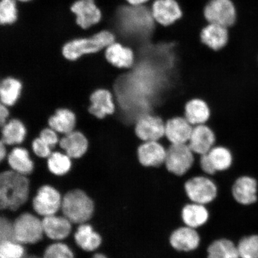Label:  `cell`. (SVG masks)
Masks as SVG:
<instances>
[{
    "label": "cell",
    "instance_id": "obj_16",
    "mask_svg": "<svg viewBox=\"0 0 258 258\" xmlns=\"http://www.w3.org/2000/svg\"><path fill=\"white\" fill-rule=\"evenodd\" d=\"M105 57L111 66L118 70L130 69L135 62L133 48L116 42L106 47Z\"/></svg>",
    "mask_w": 258,
    "mask_h": 258
},
{
    "label": "cell",
    "instance_id": "obj_36",
    "mask_svg": "<svg viewBox=\"0 0 258 258\" xmlns=\"http://www.w3.org/2000/svg\"><path fill=\"white\" fill-rule=\"evenodd\" d=\"M43 258H75V256L68 245L56 243L49 245L45 249Z\"/></svg>",
    "mask_w": 258,
    "mask_h": 258
},
{
    "label": "cell",
    "instance_id": "obj_43",
    "mask_svg": "<svg viewBox=\"0 0 258 258\" xmlns=\"http://www.w3.org/2000/svg\"><path fill=\"white\" fill-rule=\"evenodd\" d=\"M6 146V145L1 141V143H0V160L1 161L5 159L6 154H7Z\"/></svg>",
    "mask_w": 258,
    "mask_h": 258
},
{
    "label": "cell",
    "instance_id": "obj_34",
    "mask_svg": "<svg viewBox=\"0 0 258 258\" xmlns=\"http://www.w3.org/2000/svg\"><path fill=\"white\" fill-rule=\"evenodd\" d=\"M25 254L24 247L18 242H0V258H22Z\"/></svg>",
    "mask_w": 258,
    "mask_h": 258
},
{
    "label": "cell",
    "instance_id": "obj_20",
    "mask_svg": "<svg viewBox=\"0 0 258 258\" xmlns=\"http://www.w3.org/2000/svg\"><path fill=\"white\" fill-rule=\"evenodd\" d=\"M44 234L53 240H62L69 236L72 230V222L66 217L55 215L42 219Z\"/></svg>",
    "mask_w": 258,
    "mask_h": 258
},
{
    "label": "cell",
    "instance_id": "obj_7",
    "mask_svg": "<svg viewBox=\"0 0 258 258\" xmlns=\"http://www.w3.org/2000/svg\"><path fill=\"white\" fill-rule=\"evenodd\" d=\"M16 241L22 244H33L43 238V222L30 213L25 212L14 221Z\"/></svg>",
    "mask_w": 258,
    "mask_h": 258
},
{
    "label": "cell",
    "instance_id": "obj_25",
    "mask_svg": "<svg viewBox=\"0 0 258 258\" xmlns=\"http://www.w3.org/2000/svg\"><path fill=\"white\" fill-rule=\"evenodd\" d=\"M210 117L211 109L204 100L193 99L187 103L184 117L193 126L206 124Z\"/></svg>",
    "mask_w": 258,
    "mask_h": 258
},
{
    "label": "cell",
    "instance_id": "obj_46",
    "mask_svg": "<svg viewBox=\"0 0 258 258\" xmlns=\"http://www.w3.org/2000/svg\"><path fill=\"white\" fill-rule=\"evenodd\" d=\"M19 1L26 2L30 1V0H19Z\"/></svg>",
    "mask_w": 258,
    "mask_h": 258
},
{
    "label": "cell",
    "instance_id": "obj_26",
    "mask_svg": "<svg viewBox=\"0 0 258 258\" xmlns=\"http://www.w3.org/2000/svg\"><path fill=\"white\" fill-rule=\"evenodd\" d=\"M8 163L12 170L27 176L33 172L34 164L28 151L24 148L17 147L13 149L8 156Z\"/></svg>",
    "mask_w": 258,
    "mask_h": 258
},
{
    "label": "cell",
    "instance_id": "obj_11",
    "mask_svg": "<svg viewBox=\"0 0 258 258\" xmlns=\"http://www.w3.org/2000/svg\"><path fill=\"white\" fill-rule=\"evenodd\" d=\"M148 4L154 21L163 27H169L182 18V8L176 0H154Z\"/></svg>",
    "mask_w": 258,
    "mask_h": 258
},
{
    "label": "cell",
    "instance_id": "obj_41",
    "mask_svg": "<svg viewBox=\"0 0 258 258\" xmlns=\"http://www.w3.org/2000/svg\"><path fill=\"white\" fill-rule=\"evenodd\" d=\"M8 107V106L2 104L0 105V123H1L2 126L7 122L6 121H7L9 115V111Z\"/></svg>",
    "mask_w": 258,
    "mask_h": 258
},
{
    "label": "cell",
    "instance_id": "obj_24",
    "mask_svg": "<svg viewBox=\"0 0 258 258\" xmlns=\"http://www.w3.org/2000/svg\"><path fill=\"white\" fill-rule=\"evenodd\" d=\"M74 237L77 246L86 251L98 249L102 243L101 234L95 231L92 225L86 223L79 226Z\"/></svg>",
    "mask_w": 258,
    "mask_h": 258
},
{
    "label": "cell",
    "instance_id": "obj_28",
    "mask_svg": "<svg viewBox=\"0 0 258 258\" xmlns=\"http://www.w3.org/2000/svg\"><path fill=\"white\" fill-rule=\"evenodd\" d=\"M207 258H240L237 244L227 238L213 241L207 247Z\"/></svg>",
    "mask_w": 258,
    "mask_h": 258
},
{
    "label": "cell",
    "instance_id": "obj_35",
    "mask_svg": "<svg viewBox=\"0 0 258 258\" xmlns=\"http://www.w3.org/2000/svg\"><path fill=\"white\" fill-rule=\"evenodd\" d=\"M17 19L15 0H2L0 4V22L3 25L12 24Z\"/></svg>",
    "mask_w": 258,
    "mask_h": 258
},
{
    "label": "cell",
    "instance_id": "obj_19",
    "mask_svg": "<svg viewBox=\"0 0 258 258\" xmlns=\"http://www.w3.org/2000/svg\"><path fill=\"white\" fill-rule=\"evenodd\" d=\"M193 125L183 117L170 119L165 124V137L170 144H188Z\"/></svg>",
    "mask_w": 258,
    "mask_h": 258
},
{
    "label": "cell",
    "instance_id": "obj_42",
    "mask_svg": "<svg viewBox=\"0 0 258 258\" xmlns=\"http://www.w3.org/2000/svg\"><path fill=\"white\" fill-rule=\"evenodd\" d=\"M125 1L131 6H139L147 5L151 0H125Z\"/></svg>",
    "mask_w": 258,
    "mask_h": 258
},
{
    "label": "cell",
    "instance_id": "obj_37",
    "mask_svg": "<svg viewBox=\"0 0 258 258\" xmlns=\"http://www.w3.org/2000/svg\"><path fill=\"white\" fill-rule=\"evenodd\" d=\"M5 241H16L14 222L5 216H2L0 218V242Z\"/></svg>",
    "mask_w": 258,
    "mask_h": 258
},
{
    "label": "cell",
    "instance_id": "obj_21",
    "mask_svg": "<svg viewBox=\"0 0 258 258\" xmlns=\"http://www.w3.org/2000/svg\"><path fill=\"white\" fill-rule=\"evenodd\" d=\"M209 218L210 212L207 206L189 202L182 209V221L187 227L198 230L207 224Z\"/></svg>",
    "mask_w": 258,
    "mask_h": 258
},
{
    "label": "cell",
    "instance_id": "obj_3",
    "mask_svg": "<svg viewBox=\"0 0 258 258\" xmlns=\"http://www.w3.org/2000/svg\"><path fill=\"white\" fill-rule=\"evenodd\" d=\"M61 209L64 217L73 224L80 225L86 223L94 216L95 204L88 193L76 188L64 195Z\"/></svg>",
    "mask_w": 258,
    "mask_h": 258
},
{
    "label": "cell",
    "instance_id": "obj_17",
    "mask_svg": "<svg viewBox=\"0 0 258 258\" xmlns=\"http://www.w3.org/2000/svg\"><path fill=\"white\" fill-rule=\"evenodd\" d=\"M72 11L76 16L77 24L83 29L98 24L101 19V12L94 0H79L72 6Z\"/></svg>",
    "mask_w": 258,
    "mask_h": 258
},
{
    "label": "cell",
    "instance_id": "obj_23",
    "mask_svg": "<svg viewBox=\"0 0 258 258\" xmlns=\"http://www.w3.org/2000/svg\"><path fill=\"white\" fill-rule=\"evenodd\" d=\"M201 38L202 43L212 50H221L228 43L229 28L220 25L208 24L202 29Z\"/></svg>",
    "mask_w": 258,
    "mask_h": 258
},
{
    "label": "cell",
    "instance_id": "obj_27",
    "mask_svg": "<svg viewBox=\"0 0 258 258\" xmlns=\"http://www.w3.org/2000/svg\"><path fill=\"white\" fill-rule=\"evenodd\" d=\"M48 125L57 133L64 135L74 131L76 124L75 114L69 109H58L55 114L48 119Z\"/></svg>",
    "mask_w": 258,
    "mask_h": 258
},
{
    "label": "cell",
    "instance_id": "obj_15",
    "mask_svg": "<svg viewBox=\"0 0 258 258\" xmlns=\"http://www.w3.org/2000/svg\"><path fill=\"white\" fill-rule=\"evenodd\" d=\"M216 143L214 132L204 124L194 126L191 137L188 143L192 152L199 156L208 154Z\"/></svg>",
    "mask_w": 258,
    "mask_h": 258
},
{
    "label": "cell",
    "instance_id": "obj_29",
    "mask_svg": "<svg viewBox=\"0 0 258 258\" xmlns=\"http://www.w3.org/2000/svg\"><path fill=\"white\" fill-rule=\"evenodd\" d=\"M27 130L23 122L13 119L3 125L2 141L6 145L20 144L23 143Z\"/></svg>",
    "mask_w": 258,
    "mask_h": 258
},
{
    "label": "cell",
    "instance_id": "obj_45",
    "mask_svg": "<svg viewBox=\"0 0 258 258\" xmlns=\"http://www.w3.org/2000/svg\"><path fill=\"white\" fill-rule=\"evenodd\" d=\"M22 258H41L40 257L37 256V255H34V254H30V255H28V254H25V255Z\"/></svg>",
    "mask_w": 258,
    "mask_h": 258
},
{
    "label": "cell",
    "instance_id": "obj_32",
    "mask_svg": "<svg viewBox=\"0 0 258 258\" xmlns=\"http://www.w3.org/2000/svg\"><path fill=\"white\" fill-rule=\"evenodd\" d=\"M47 159L48 169L54 175H66L72 169V158L67 154L53 152Z\"/></svg>",
    "mask_w": 258,
    "mask_h": 258
},
{
    "label": "cell",
    "instance_id": "obj_33",
    "mask_svg": "<svg viewBox=\"0 0 258 258\" xmlns=\"http://www.w3.org/2000/svg\"><path fill=\"white\" fill-rule=\"evenodd\" d=\"M237 246L240 258H258V235L241 237Z\"/></svg>",
    "mask_w": 258,
    "mask_h": 258
},
{
    "label": "cell",
    "instance_id": "obj_1",
    "mask_svg": "<svg viewBox=\"0 0 258 258\" xmlns=\"http://www.w3.org/2000/svg\"><path fill=\"white\" fill-rule=\"evenodd\" d=\"M122 6L118 12V24L125 34L134 37L137 46L150 39L157 27L149 4Z\"/></svg>",
    "mask_w": 258,
    "mask_h": 258
},
{
    "label": "cell",
    "instance_id": "obj_9",
    "mask_svg": "<svg viewBox=\"0 0 258 258\" xmlns=\"http://www.w3.org/2000/svg\"><path fill=\"white\" fill-rule=\"evenodd\" d=\"M60 194L53 186L44 185L38 189L32 200V207L38 215L46 217L55 215L62 206Z\"/></svg>",
    "mask_w": 258,
    "mask_h": 258
},
{
    "label": "cell",
    "instance_id": "obj_30",
    "mask_svg": "<svg viewBox=\"0 0 258 258\" xmlns=\"http://www.w3.org/2000/svg\"><path fill=\"white\" fill-rule=\"evenodd\" d=\"M22 88V83L18 79L8 77L3 80L0 86L2 104L7 106L15 104L21 95Z\"/></svg>",
    "mask_w": 258,
    "mask_h": 258
},
{
    "label": "cell",
    "instance_id": "obj_40",
    "mask_svg": "<svg viewBox=\"0 0 258 258\" xmlns=\"http://www.w3.org/2000/svg\"><path fill=\"white\" fill-rule=\"evenodd\" d=\"M40 138L51 148L59 143L57 132L50 127L43 129L40 132Z\"/></svg>",
    "mask_w": 258,
    "mask_h": 258
},
{
    "label": "cell",
    "instance_id": "obj_22",
    "mask_svg": "<svg viewBox=\"0 0 258 258\" xmlns=\"http://www.w3.org/2000/svg\"><path fill=\"white\" fill-rule=\"evenodd\" d=\"M59 146L72 159H80L88 151L89 142L85 135L73 131L60 139Z\"/></svg>",
    "mask_w": 258,
    "mask_h": 258
},
{
    "label": "cell",
    "instance_id": "obj_6",
    "mask_svg": "<svg viewBox=\"0 0 258 258\" xmlns=\"http://www.w3.org/2000/svg\"><path fill=\"white\" fill-rule=\"evenodd\" d=\"M164 166L169 172L182 177L192 169L196 161V154L188 144H170L166 148Z\"/></svg>",
    "mask_w": 258,
    "mask_h": 258
},
{
    "label": "cell",
    "instance_id": "obj_12",
    "mask_svg": "<svg viewBox=\"0 0 258 258\" xmlns=\"http://www.w3.org/2000/svg\"><path fill=\"white\" fill-rule=\"evenodd\" d=\"M198 230L186 225L180 226L171 233L169 241L171 247L179 252L189 253L198 249L201 244Z\"/></svg>",
    "mask_w": 258,
    "mask_h": 258
},
{
    "label": "cell",
    "instance_id": "obj_8",
    "mask_svg": "<svg viewBox=\"0 0 258 258\" xmlns=\"http://www.w3.org/2000/svg\"><path fill=\"white\" fill-rule=\"evenodd\" d=\"M208 24L230 28L236 24L237 10L233 0H209L203 11Z\"/></svg>",
    "mask_w": 258,
    "mask_h": 258
},
{
    "label": "cell",
    "instance_id": "obj_14",
    "mask_svg": "<svg viewBox=\"0 0 258 258\" xmlns=\"http://www.w3.org/2000/svg\"><path fill=\"white\" fill-rule=\"evenodd\" d=\"M167 150L159 141L143 142L137 150L139 161L145 167H159L165 162Z\"/></svg>",
    "mask_w": 258,
    "mask_h": 258
},
{
    "label": "cell",
    "instance_id": "obj_38",
    "mask_svg": "<svg viewBox=\"0 0 258 258\" xmlns=\"http://www.w3.org/2000/svg\"><path fill=\"white\" fill-rule=\"evenodd\" d=\"M32 148L33 152L40 158H48L51 153V147L39 138L35 139L32 143Z\"/></svg>",
    "mask_w": 258,
    "mask_h": 258
},
{
    "label": "cell",
    "instance_id": "obj_4",
    "mask_svg": "<svg viewBox=\"0 0 258 258\" xmlns=\"http://www.w3.org/2000/svg\"><path fill=\"white\" fill-rule=\"evenodd\" d=\"M114 34L109 31H102L91 38H80L64 45L62 54L66 59L74 61L86 54L94 53L114 43Z\"/></svg>",
    "mask_w": 258,
    "mask_h": 258
},
{
    "label": "cell",
    "instance_id": "obj_5",
    "mask_svg": "<svg viewBox=\"0 0 258 258\" xmlns=\"http://www.w3.org/2000/svg\"><path fill=\"white\" fill-rule=\"evenodd\" d=\"M184 189L190 202L205 206L211 204L218 196L217 183L205 175L189 177L184 183Z\"/></svg>",
    "mask_w": 258,
    "mask_h": 258
},
{
    "label": "cell",
    "instance_id": "obj_2",
    "mask_svg": "<svg viewBox=\"0 0 258 258\" xmlns=\"http://www.w3.org/2000/svg\"><path fill=\"white\" fill-rule=\"evenodd\" d=\"M30 181L27 176L12 170L0 175V209L15 212L27 202Z\"/></svg>",
    "mask_w": 258,
    "mask_h": 258
},
{
    "label": "cell",
    "instance_id": "obj_44",
    "mask_svg": "<svg viewBox=\"0 0 258 258\" xmlns=\"http://www.w3.org/2000/svg\"><path fill=\"white\" fill-rule=\"evenodd\" d=\"M92 258H108V257L104 254H103L101 253H98L95 254L94 255H93Z\"/></svg>",
    "mask_w": 258,
    "mask_h": 258
},
{
    "label": "cell",
    "instance_id": "obj_10",
    "mask_svg": "<svg viewBox=\"0 0 258 258\" xmlns=\"http://www.w3.org/2000/svg\"><path fill=\"white\" fill-rule=\"evenodd\" d=\"M165 124L159 116L144 114L135 122V134L143 142L160 141L165 137Z\"/></svg>",
    "mask_w": 258,
    "mask_h": 258
},
{
    "label": "cell",
    "instance_id": "obj_31",
    "mask_svg": "<svg viewBox=\"0 0 258 258\" xmlns=\"http://www.w3.org/2000/svg\"><path fill=\"white\" fill-rule=\"evenodd\" d=\"M208 154L217 173L225 172L233 166V155L227 148L215 146Z\"/></svg>",
    "mask_w": 258,
    "mask_h": 258
},
{
    "label": "cell",
    "instance_id": "obj_18",
    "mask_svg": "<svg viewBox=\"0 0 258 258\" xmlns=\"http://www.w3.org/2000/svg\"><path fill=\"white\" fill-rule=\"evenodd\" d=\"M91 104L89 111L95 117L102 119L106 115H112L115 111L116 106L111 92L104 89L95 90L90 96Z\"/></svg>",
    "mask_w": 258,
    "mask_h": 258
},
{
    "label": "cell",
    "instance_id": "obj_13",
    "mask_svg": "<svg viewBox=\"0 0 258 258\" xmlns=\"http://www.w3.org/2000/svg\"><path fill=\"white\" fill-rule=\"evenodd\" d=\"M257 183L253 177L243 175L235 179L231 195L235 202L241 206H250L257 201Z\"/></svg>",
    "mask_w": 258,
    "mask_h": 258
},
{
    "label": "cell",
    "instance_id": "obj_39",
    "mask_svg": "<svg viewBox=\"0 0 258 258\" xmlns=\"http://www.w3.org/2000/svg\"><path fill=\"white\" fill-rule=\"evenodd\" d=\"M199 161L203 175L212 177L217 173L209 159L208 154H203L202 156L199 155Z\"/></svg>",
    "mask_w": 258,
    "mask_h": 258
}]
</instances>
